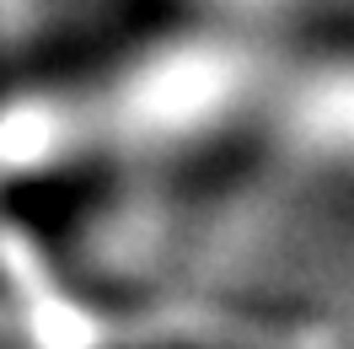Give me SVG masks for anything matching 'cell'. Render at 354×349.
Returning a JSON list of instances; mask_svg holds the SVG:
<instances>
[{"label": "cell", "mask_w": 354, "mask_h": 349, "mask_svg": "<svg viewBox=\"0 0 354 349\" xmlns=\"http://www.w3.org/2000/svg\"><path fill=\"white\" fill-rule=\"evenodd\" d=\"M258 118L285 172L354 194V33L290 27Z\"/></svg>", "instance_id": "6da1fadb"}]
</instances>
